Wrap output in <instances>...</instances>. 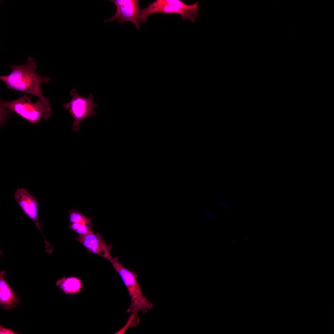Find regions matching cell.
Listing matches in <instances>:
<instances>
[{
  "label": "cell",
  "mask_w": 334,
  "mask_h": 334,
  "mask_svg": "<svg viewBox=\"0 0 334 334\" xmlns=\"http://www.w3.org/2000/svg\"><path fill=\"white\" fill-rule=\"evenodd\" d=\"M9 66L11 72L8 75L0 76V79L6 85L7 89H14L36 96L44 103L50 105L49 99L42 93L40 85L42 83H48L50 78L47 76L41 77L37 74L33 57H29L24 65H10Z\"/></svg>",
  "instance_id": "cell-1"
},
{
  "label": "cell",
  "mask_w": 334,
  "mask_h": 334,
  "mask_svg": "<svg viewBox=\"0 0 334 334\" xmlns=\"http://www.w3.org/2000/svg\"><path fill=\"white\" fill-rule=\"evenodd\" d=\"M32 95L24 94L20 98L12 101H0V124L4 123L9 114L14 112L32 124L38 123L41 119H48L52 110L49 105L41 100L35 103L30 100Z\"/></svg>",
  "instance_id": "cell-2"
},
{
  "label": "cell",
  "mask_w": 334,
  "mask_h": 334,
  "mask_svg": "<svg viewBox=\"0 0 334 334\" xmlns=\"http://www.w3.org/2000/svg\"><path fill=\"white\" fill-rule=\"evenodd\" d=\"M110 262L119 275L130 297L131 304L127 312L134 314L139 311L145 313L148 310L152 309L153 304L143 295L137 280L136 272L123 266L117 257H113Z\"/></svg>",
  "instance_id": "cell-3"
},
{
  "label": "cell",
  "mask_w": 334,
  "mask_h": 334,
  "mask_svg": "<svg viewBox=\"0 0 334 334\" xmlns=\"http://www.w3.org/2000/svg\"><path fill=\"white\" fill-rule=\"evenodd\" d=\"M199 7L198 2L188 5L179 0H156L140 9V17L142 23H144L149 15L155 13L175 14L181 15L183 20L189 19L194 22Z\"/></svg>",
  "instance_id": "cell-4"
},
{
  "label": "cell",
  "mask_w": 334,
  "mask_h": 334,
  "mask_svg": "<svg viewBox=\"0 0 334 334\" xmlns=\"http://www.w3.org/2000/svg\"><path fill=\"white\" fill-rule=\"evenodd\" d=\"M72 97L68 103L62 105L63 109L70 112L73 118L72 127L73 131H76L79 130V125L85 119L96 115L97 113L93 109L98 107L94 101L92 94L87 97L80 96L75 89L70 91Z\"/></svg>",
  "instance_id": "cell-5"
},
{
  "label": "cell",
  "mask_w": 334,
  "mask_h": 334,
  "mask_svg": "<svg viewBox=\"0 0 334 334\" xmlns=\"http://www.w3.org/2000/svg\"><path fill=\"white\" fill-rule=\"evenodd\" d=\"M117 7L115 14L111 18L105 20L104 22L115 20L120 24L125 22H132L138 30L140 24H142L140 15V9L138 0H111Z\"/></svg>",
  "instance_id": "cell-6"
},
{
  "label": "cell",
  "mask_w": 334,
  "mask_h": 334,
  "mask_svg": "<svg viewBox=\"0 0 334 334\" xmlns=\"http://www.w3.org/2000/svg\"><path fill=\"white\" fill-rule=\"evenodd\" d=\"M74 238L86 248L89 252L98 255L109 261L111 260L112 246L104 241L101 233L92 232L84 236L79 235Z\"/></svg>",
  "instance_id": "cell-7"
},
{
  "label": "cell",
  "mask_w": 334,
  "mask_h": 334,
  "mask_svg": "<svg viewBox=\"0 0 334 334\" xmlns=\"http://www.w3.org/2000/svg\"><path fill=\"white\" fill-rule=\"evenodd\" d=\"M14 197L24 213L32 220L42 233L38 216V200L24 188H18L14 193Z\"/></svg>",
  "instance_id": "cell-8"
},
{
  "label": "cell",
  "mask_w": 334,
  "mask_h": 334,
  "mask_svg": "<svg viewBox=\"0 0 334 334\" xmlns=\"http://www.w3.org/2000/svg\"><path fill=\"white\" fill-rule=\"evenodd\" d=\"M6 272L0 273V305L5 309L11 310L16 307L20 301L5 279Z\"/></svg>",
  "instance_id": "cell-9"
},
{
  "label": "cell",
  "mask_w": 334,
  "mask_h": 334,
  "mask_svg": "<svg viewBox=\"0 0 334 334\" xmlns=\"http://www.w3.org/2000/svg\"><path fill=\"white\" fill-rule=\"evenodd\" d=\"M56 285L66 295H75L79 293L83 287L82 280L75 276H64L58 280Z\"/></svg>",
  "instance_id": "cell-10"
},
{
  "label": "cell",
  "mask_w": 334,
  "mask_h": 334,
  "mask_svg": "<svg viewBox=\"0 0 334 334\" xmlns=\"http://www.w3.org/2000/svg\"><path fill=\"white\" fill-rule=\"evenodd\" d=\"M92 218L86 217L79 222L70 223L69 229L77 233L79 236H84L93 232L91 227Z\"/></svg>",
  "instance_id": "cell-11"
},
{
  "label": "cell",
  "mask_w": 334,
  "mask_h": 334,
  "mask_svg": "<svg viewBox=\"0 0 334 334\" xmlns=\"http://www.w3.org/2000/svg\"><path fill=\"white\" fill-rule=\"evenodd\" d=\"M0 334H18L12 329L7 328L2 326L1 324L0 326Z\"/></svg>",
  "instance_id": "cell-12"
},
{
  "label": "cell",
  "mask_w": 334,
  "mask_h": 334,
  "mask_svg": "<svg viewBox=\"0 0 334 334\" xmlns=\"http://www.w3.org/2000/svg\"><path fill=\"white\" fill-rule=\"evenodd\" d=\"M204 214L208 217H211L212 213L211 211L208 209H206L204 210Z\"/></svg>",
  "instance_id": "cell-13"
},
{
  "label": "cell",
  "mask_w": 334,
  "mask_h": 334,
  "mask_svg": "<svg viewBox=\"0 0 334 334\" xmlns=\"http://www.w3.org/2000/svg\"><path fill=\"white\" fill-rule=\"evenodd\" d=\"M219 203L221 206L224 207L228 209L229 208V205L227 203L225 202L224 203H223L220 202Z\"/></svg>",
  "instance_id": "cell-14"
}]
</instances>
